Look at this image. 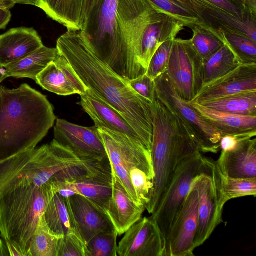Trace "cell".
I'll list each match as a JSON object with an SVG mask.
<instances>
[{
    "instance_id": "obj_1",
    "label": "cell",
    "mask_w": 256,
    "mask_h": 256,
    "mask_svg": "<svg viewBox=\"0 0 256 256\" xmlns=\"http://www.w3.org/2000/svg\"><path fill=\"white\" fill-rule=\"evenodd\" d=\"M56 48L84 85L118 112L152 148V103L98 59L86 46L80 31L68 30L58 39Z\"/></svg>"
},
{
    "instance_id": "obj_2",
    "label": "cell",
    "mask_w": 256,
    "mask_h": 256,
    "mask_svg": "<svg viewBox=\"0 0 256 256\" xmlns=\"http://www.w3.org/2000/svg\"><path fill=\"white\" fill-rule=\"evenodd\" d=\"M56 119L46 96L28 84L0 85V162L35 148Z\"/></svg>"
},
{
    "instance_id": "obj_3",
    "label": "cell",
    "mask_w": 256,
    "mask_h": 256,
    "mask_svg": "<svg viewBox=\"0 0 256 256\" xmlns=\"http://www.w3.org/2000/svg\"><path fill=\"white\" fill-rule=\"evenodd\" d=\"M152 154L154 178L150 200L145 206L152 214L157 210L178 166L201 152L186 125L157 98L152 103Z\"/></svg>"
},
{
    "instance_id": "obj_4",
    "label": "cell",
    "mask_w": 256,
    "mask_h": 256,
    "mask_svg": "<svg viewBox=\"0 0 256 256\" xmlns=\"http://www.w3.org/2000/svg\"><path fill=\"white\" fill-rule=\"evenodd\" d=\"M98 129L112 176L137 205L145 208L150 200L154 178L152 150L124 134Z\"/></svg>"
},
{
    "instance_id": "obj_5",
    "label": "cell",
    "mask_w": 256,
    "mask_h": 256,
    "mask_svg": "<svg viewBox=\"0 0 256 256\" xmlns=\"http://www.w3.org/2000/svg\"><path fill=\"white\" fill-rule=\"evenodd\" d=\"M57 192L48 181L42 186L22 185L0 198V232L4 241L18 246L28 256L38 220Z\"/></svg>"
},
{
    "instance_id": "obj_6",
    "label": "cell",
    "mask_w": 256,
    "mask_h": 256,
    "mask_svg": "<svg viewBox=\"0 0 256 256\" xmlns=\"http://www.w3.org/2000/svg\"><path fill=\"white\" fill-rule=\"evenodd\" d=\"M118 0H104L84 20L80 35L101 61L126 80L133 79L118 18Z\"/></svg>"
},
{
    "instance_id": "obj_7",
    "label": "cell",
    "mask_w": 256,
    "mask_h": 256,
    "mask_svg": "<svg viewBox=\"0 0 256 256\" xmlns=\"http://www.w3.org/2000/svg\"><path fill=\"white\" fill-rule=\"evenodd\" d=\"M49 181L57 192L64 188L70 190L85 198L106 214L112 190L109 160L91 161L84 165L64 169Z\"/></svg>"
},
{
    "instance_id": "obj_8",
    "label": "cell",
    "mask_w": 256,
    "mask_h": 256,
    "mask_svg": "<svg viewBox=\"0 0 256 256\" xmlns=\"http://www.w3.org/2000/svg\"><path fill=\"white\" fill-rule=\"evenodd\" d=\"M56 158L48 144L0 162V198L22 185L42 186L54 176Z\"/></svg>"
},
{
    "instance_id": "obj_9",
    "label": "cell",
    "mask_w": 256,
    "mask_h": 256,
    "mask_svg": "<svg viewBox=\"0 0 256 256\" xmlns=\"http://www.w3.org/2000/svg\"><path fill=\"white\" fill-rule=\"evenodd\" d=\"M156 98L177 114L192 132L202 152L217 153L220 134L175 91L164 72L154 80Z\"/></svg>"
},
{
    "instance_id": "obj_10",
    "label": "cell",
    "mask_w": 256,
    "mask_h": 256,
    "mask_svg": "<svg viewBox=\"0 0 256 256\" xmlns=\"http://www.w3.org/2000/svg\"><path fill=\"white\" fill-rule=\"evenodd\" d=\"M165 73L177 94L192 102L204 85L202 59L190 40L175 38Z\"/></svg>"
},
{
    "instance_id": "obj_11",
    "label": "cell",
    "mask_w": 256,
    "mask_h": 256,
    "mask_svg": "<svg viewBox=\"0 0 256 256\" xmlns=\"http://www.w3.org/2000/svg\"><path fill=\"white\" fill-rule=\"evenodd\" d=\"M206 160L207 157L199 152L184 162L176 170L157 210L152 214L165 242L194 179L205 169Z\"/></svg>"
},
{
    "instance_id": "obj_12",
    "label": "cell",
    "mask_w": 256,
    "mask_h": 256,
    "mask_svg": "<svg viewBox=\"0 0 256 256\" xmlns=\"http://www.w3.org/2000/svg\"><path fill=\"white\" fill-rule=\"evenodd\" d=\"M191 187L198 194V227L194 239L196 248L222 222L224 206L220 202L216 161L207 158L205 169L194 179Z\"/></svg>"
},
{
    "instance_id": "obj_13",
    "label": "cell",
    "mask_w": 256,
    "mask_h": 256,
    "mask_svg": "<svg viewBox=\"0 0 256 256\" xmlns=\"http://www.w3.org/2000/svg\"><path fill=\"white\" fill-rule=\"evenodd\" d=\"M198 194L190 187L166 239L164 256H192L198 227Z\"/></svg>"
},
{
    "instance_id": "obj_14",
    "label": "cell",
    "mask_w": 256,
    "mask_h": 256,
    "mask_svg": "<svg viewBox=\"0 0 256 256\" xmlns=\"http://www.w3.org/2000/svg\"><path fill=\"white\" fill-rule=\"evenodd\" d=\"M83 160H108L101 135L94 125L86 127L58 119L54 139Z\"/></svg>"
},
{
    "instance_id": "obj_15",
    "label": "cell",
    "mask_w": 256,
    "mask_h": 256,
    "mask_svg": "<svg viewBox=\"0 0 256 256\" xmlns=\"http://www.w3.org/2000/svg\"><path fill=\"white\" fill-rule=\"evenodd\" d=\"M166 242L151 216L141 218L124 233L118 243L120 256H164Z\"/></svg>"
},
{
    "instance_id": "obj_16",
    "label": "cell",
    "mask_w": 256,
    "mask_h": 256,
    "mask_svg": "<svg viewBox=\"0 0 256 256\" xmlns=\"http://www.w3.org/2000/svg\"><path fill=\"white\" fill-rule=\"evenodd\" d=\"M251 91H256V64H241L224 76L203 86L192 102L201 104Z\"/></svg>"
},
{
    "instance_id": "obj_17",
    "label": "cell",
    "mask_w": 256,
    "mask_h": 256,
    "mask_svg": "<svg viewBox=\"0 0 256 256\" xmlns=\"http://www.w3.org/2000/svg\"><path fill=\"white\" fill-rule=\"evenodd\" d=\"M66 200L72 226L86 244L97 234L115 230L107 216L84 196L75 194Z\"/></svg>"
},
{
    "instance_id": "obj_18",
    "label": "cell",
    "mask_w": 256,
    "mask_h": 256,
    "mask_svg": "<svg viewBox=\"0 0 256 256\" xmlns=\"http://www.w3.org/2000/svg\"><path fill=\"white\" fill-rule=\"evenodd\" d=\"M80 96V100L78 104L88 114L98 128H103L124 134L152 150L118 112L104 102L92 90L88 88L84 94Z\"/></svg>"
},
{
    "instance_id": "obj_19",
    "label": "cell",
    "mask_w": 256,
    "mask_h": 256,
    "mask_svg": "<svg viewBox=\"0 0 256 256\" xmlns=\"http://www.w3.org/2000/svg\"><path fill=\"white\" fill-rule=\"evenodd\" d=\"M35 81L44 89L60 96L83 95L88 89L61 54L37 76Z\"/></svg>"
},
{
    "instance_id": "obj_20",
    "label": "cell",
    "mask_w": 256,
    "mask_h": 256,
    "mask_svg": "<svg viewBox=\"0 0 256 256\" xmlns=\"http://www.w3.org/2000/svg\"><path fill=\"white\" fill-rule=\"evenodd\" d=\"M216 165L224 176L238 178H256V139L240 140L236 147L221 152Z\"/></svg>"
},
{
    "instance_id": "obj_21",
    "label": "cell",
    "mask_w": 256,
    "mask_h": 256,
    "mask_svg": "<svg viewBox=\"0 0 256 256\" xmlns=\"http://www.w3.org/2000/svg\"><path fill=\"white\" fill-rule=\"evenodd\" d=\"M222 136L251 138L256 136V116H242L215 110L196 102H189Z\"/></svg>"
},
{
    "instance_id": "obj_22",
    "label": "cell",
    "mask_w": 256,
    "mask_h": 256,
    "mask_svg": "<svg viewBox=\"0 0 256 256\" xmlns=\"http://www.w3.org/2000/svg\"><path fill=\"white\" fill-rule=\"evenodd\" d=\"M42 46L33 28H14L0 34V68L24 58Z\"/></svg>"
},
{
    "instance_id": "obj_23",
    "label": "cell",
    "mask_w": 256,
    "mask_h": 256,
    "mask_svg": "<svg viewBox=\"0 0 256 256\" xmlns=\"http://www.w3.org/2000/svg\"><path fill=\"white\" fill-rule=\"evenodd\" d=\"M112 196L106 214L118 236H121L142 218L146 208L137 205L118 179L112 175Z\"/></svg>"
},
{
    "instance_id": "obj_24",
    "label": "cell",
    "mask_w": 256,
    "mask_h": 256,
    "mask_svg": "<svg viewBox=\"0 0 256 256\" xmlns=\"http://www.w3.org/2000/svg\"><path fill=\"white\" fill-rule=\"evenodd\" d=\"M202 22L210 27H223L242 33L256 42V14L238 16L224 11L204 0H192Z\"/></svg>"
},
{
    "instance_id": "obj_25",
    "label": "cell",
    "mask_w": 256,
    "mask_h": 256,
    "mask_svg": "<svg viewBox=\"0 0 256 256\" xmlns=\"http://www.w3.org/2000/svg\"><path fill=\"white\" fill-rule=\"evenodd\" d=\"M68 30L80 31L84 20L86 0H35V6Z\"/></svg>"
},
{
    "instance_id": "obj_26",
    "label": "cell",
    "mask_w": 256,
    "mask_h": 256,
    "mask_svg": "<svg viewBox=\"0 0 256 256\" xmlns=\"http://www.w3.org/2000/svg\"><path fill=\"white\" fill-rule=\"evenodd\" d=\"M60 55L56 48H50L44 45L30 55L6 66L4 68V74L7 78L36 80L37 76Z\"/></svg>"
},
{
    "instance_id": "obj_27",
    "label": "cell",
    "mask_w": 256,
    "mask_h": 256,
    "mask_svg": "<svg viewBox=\"0 0 256 256\" xmlns=\"http://www.w3.org/2000/svg\"><path fill=\"white\" fill-rule=\"evenodd\" d=\"M208 26L230 48L240 64H256V42L230 29Z\"/></svg>"
},
{
    "instance_id": "obj_28",
    "label": "cell",
    "mask_w": 256,
    "mask_h": 256,
    "mask_svg": "<svg viewBox=\"0 0 256 256\" xmlns=\"http://www.w3.org/2000/svg\"><path fill=\"white\" fill-rule=\"evenodd\" d=\"M200 104L219 112L238 115L256 116V91L242 92Z\"/></svg>"
},
{
    "instance_id": "obj_29",
    "label": "cell",
    "mask_w": 256,
    "mask_h": 256,
    "mask_svg": "<svg viewBox=\"0 0 256 256\" xmlns=\"http://www.w3.org/2000/svg\"><path fill=\"white\" fill-rule=\"evenodd\" d=\"M202 62L203 86L224 76L240 64L224 44L214 53L202 60Z\"/></svg>"
},
{
    "instance_id": "obj_30",
    "label": "cell",
    "mask_w": 256,
    "mask_h": 256,
    "mask_svg": "<svg viewBox=\"0 0 256 256\" xmlns=\"http://www.w3.org/2000/svg\"><path fill=\"white\" fill-rule=\"evenodd\" d=\"M44 215L50 230L58 237L60 238L70 232H77L72 226L66 198L58 192L54 194Z\"/></svg>"
},
{
    "instance_id": "obj_31",
    "label": "cell",
    "mask_w": 256,
    "mask_h": 256,
    "mask_svg": "<svg viewBox=\"0 0 256 256\" xmlns=\"http://www.w3.org/2000/svg\"><path fill=\"white\" fill-rule=\"evenodd\" d=\"M216 174L220 204L232 199L256 195V178H232L224 175L216 165Z\"/></svg>"
},
{
    "instance_id": "obj_32",
    "label": "cell",
    "mask_w": 256,
    "mask_h": 256,
    "mask_svg": "<svg viewBox=\"0 0 256 256\" xmlns=\"http://www.w3.org/2000/svg\"><path fill=\"white\" fill-rule=\"evenodd\" d=\"M153 6L192 28L202 22L192 0H148Z\"/></svg>"
},
{
    "instance_id": "obj_33",
    "label": "cell",
    "mask_w": 256,
    "mask_h": 256,
    "mask_svg": "<svg viewBox=\"0 0 256 256\" xmlns=\"http://www.w3.org/2000/svg\"><path fill=\"white\" fill-rule=\"evenodd\" d=\"M60 238L50 230L43 214L31 238L28 256H58Z\"/></svg>"
},
{
    "instance_id": "obj_34",
    "label": "cell",
    "mask_w": 256,
    "mask_h": 256,
    "mask_svg": "<svg viewBox=\"0 0 256 256\" xmlns=\"http://www.w3.org/2000/svg\"><path fill=\"white\" fill-rule=\"evenodd\" d=\"M192 30V36L190 39V42L202 60L214 53L224 44L202 22L194 25Z\"/></svg>"
},
{
    "instance_id": "obj_35",
    "label": "cell",
    "mask_w": 256,
    "mask_h": 256,
    "mask_svg": "<svg viewBox=\"0 0 256 256\" xmlns=\"http://www.w3.org/2000/svg\"><path fill=\"white\" fill-rule=\"evenodd\" d=\"M118 236L115 230L96 236L86 244L90 256H118Z\"/></svg>"
},
{
    "instance_id": "obj_36",
    "label": "cell",
    "mask_w": 256,
    "mask_h": 256,
    "mask_svg": "<svg viewBox=\"0 0 256 256\" xmlns=\"http://www.w3.org/2000/svg\"><path fill=\"white\" fill-rule=\"evenodd\" d=\"M174 39L168 40L162 44L152 56L146 73L152 80L165 72Z\"/></svg>"
},
{
    "instance_id": "obj_37",
    "label": "cell",
    "mask_w": 256,
    "mask_h": 256,
    "mask_svg": "<svg viewBox=\"0 0 256 256\" xmlns=\"http://www.w3.org/2000/svg\"><path fill=\"white\" fill-rule=\"evenodd\" d=\"M90 256L86 244L79 233L72 232L59 240L58 256Z\"/></svg>"
},
{
    "instance_id": "obj_38",
    "label": "cell",
    "mask_w": 256,
    "mask_h": 256,
    "mask_svg": "<svg viewBox=\"0 0 256 256\" xmlns=\"http://www.w3.org/2000/svg\"><path fill=\"white\" fill-rule=\"evenodd\" d=\"M128 84L136 93L152 103L156 100L154 80L146 74L128 81Z\"/></svg>"
},
{
    "instance_id": "obj_39",
    "label": "cell",
    "mask_w": 256,
    "mask_h": 256,
    "mask_svg": "<svg viewBox=\"0 0 256 256\" xmlns=\"http://www.w3.org/2000/svg\"><path fill=\"white\" fill-rule=\"evenodd\" d=\"M210 4L234 16L243 17L250 14L246 0H204Z\"/></svg>"
},
{
    "instance_id": "obj_40",
    "label": "cell",
    "mask_w": 256,
    "mask_h": 256,
    "mask_svg": "<svg viewBox=\"0 0 256 256\" xmlns=\"http://www.w3.org/2000/svg\"><path fill=\"white\" fill-rule=\"evenodd\" d=\"M243 139L234 136H226L222 138L220 142V150L222 152H228L234 150L238 146L239 142Z\"/></svg>"
},
{
    "instance_id": "obj_41",
    "label": "cell",
    "mask_w": 256,
    "mask_h": 256,
    "mask_svg": "<svg viewBox=\"0 0 256 256\" xmlns=\"http://www.w3.org/2000/svg\"><path fill=\"white\" fill-rule=\"evenodd\" d=\"M103 1L104 0H86L84 19L92 11L98 9Z\"/></svg>"
},
{
    "instance_id": "obj_42",
    "label": "cell",
    "mask_w": 256,
    "mask_h": 256,
    "mask_svg": "<svg viewBox=\"0 0 256 256\" xmlns=\"http://www.w3.org/2000/svg\"><path fill=\"white\" fill-rule=\"evenodd\" d=\"M11 17L12 14L9 9L0 8V29L6 27Z\"/></svg>"
},
{
    "instance_id": "obj_43",
    "label": "cell",
    "mask_w": 256,
    "mask_h": 256,
    "mask_svg": "<svg viewBox=\"0 0 256 256\" xmlns=\"http://www.w3.org/2000/svg\"><path fill=\"white\" fill-rule=\"evenodd\" d=\"M8 251L5 241L0 238V256H8Z\"/></svg>"
},
{
    "instance_id": "obj_44",
    "label": "cell",
    "mask_w": 256,
    "mask_h": 256,
    "mask_svg": "<svg viewBox=\"0 0 256 256\" xmlns=\"http://www.w3.org/2000/svg\"><path fill=\"white\" fill-rule=\"evenodd\" d=\"M5 1L12 2L16 4H24L35 6V0H2Z\"/></svg>"
},
{
    "instance_id": "obj_45",
    "label": "cell",
    "mask_w": 256,
    "mask_h": 256,
    "mask_svg": "<svg viewBox=\"0 0 256 256\" xmlns=\"http://www.w3.org/2000/svg\"><path fill=\"white\" fill-rule=\"evenodd\" d=\"M15 4V3L12 2L0 0V8L10 9L13 8Z\"/></svg>"
},
{
    "instance_id": "obj_46",
    "label": "cell",
    "mask_w": 256,
    "mask_h": 256,
    "mask_svg": "<svg viewBox=\"0 0 256 256\" xmlns=\"http://www.w3.org/2000/svg\"><path fill=\"white\" fill-rule=\"evenodd\" d=\"M6 78L4 73V68H0V85L2 82Z\"/></svg>"
}]
</instances>
